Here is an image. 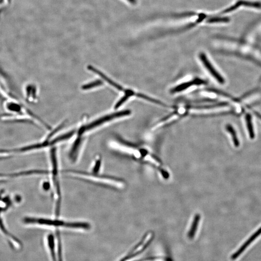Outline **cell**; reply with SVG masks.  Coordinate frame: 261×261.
<instances>
[{"label":"cell","mask_w":261,"mask_h":261,"mask_svg":"<svg viewBox=\"0 0 261 261\" xmlns=\"http://www.w3.org/2000/svg\"><path fill=\"white\" fill-rule=\"evenodd\" d=\"M131 113V112L130 110H124L120 111L116 113H112V114L103 116L100 118L96 119V120L92 121L91 123L85 125L80 127L78 131V136H82V134H83L86 132L92 130L113 119L128 116L130 115Z\"/></svg>","instance_id":"1"},{"label":"cell","mask_w":261,"mask_h":261,"mask_svg":"<svg viewBox=\"0 0 261 261\" xmlns=\"http://www.w3.org/2000/svg\"><path fill=\"white\" fill-rule=\"evenodd\" d=\"M24 223L27 224H39L44 226L55 227H65L71 228L72 222H65L62 220H51L44 218L26 217L23 220Z\"/></svg>","instance_id":"2"},{"label":"cell","mask_w":261,"mask_h":261,"mask_svg":"<svg viewBox=\"0 0 261 261\" xmlns=\"http://www.w3.org/2000/svg\"><path fill=\"white\" fill-rule=\"evenodd\" d=\"M199 58L202 63L204 64L205 68L208 71L210 75H211L219 83L223 84L225 83V80L215 68L213 65L210 63L205 53H201L199 55Z\"/></svg>","instance_id":"3"},{"label":"cell","mask_w":261,"mask_h":261,"mask_svg":"<svg viewBox=\"0 0 261 261\" xmlns=\"http://www.w3.org/2000/svg\"><path fill=\"white\" fill-rule=\"evenodd\" d=\"M88 68L89 70L91 71L93 73H95L96 75L100 76V77H102V79H104L107 83H109V84L111 86L114 87V88H116V89H117L119 91H125V89H124L123 87H121L118 84H117V83L114 82V81L111 79L110 78H109L105 74H104V73H102V72L100 71V70H99L98 69L96 68V67H93V66H91V65H89L88 67Z\"/></svg>","instance_id":"4"},{"label":"cell","mask_w":261,"mask_h":261,"mask_svg":"<svg viewBox=\"0 0 261 261\" xmlns=\"http://www.w3.org/2000/svg\"><path fill=\"white\" fill-rule=\"evenodd\" d=\"M261 234V227L259 229H258V231H256L254 235H251L250 238H249L248 240H247L246 242L244 243V244L235 254H233L232 256V259L233 260H235L237 257H239L240 255L241 254H242L244 252V250L248 248V247L251 244V243L254 241L256 238L258 237Z\"/></svg>","instance_id":"5"},{"label":"cell","mask_w":261,"mask_h":261,"mask_svg":"<svg viewBox=\"0 0 261 261\" xmlns=\"http://www.w3.org/2000/svg\"><path fill=\"white\" fill-rule=\"evenodd\" d=\"M205 83V82L204 80H201L200 79H195L192 81H190V82L183 83L179 85L178 86H175V87L171 89L170 92L172 93H178V92L185 91L187 89H188L193 85L202 84Z\"/></svg>","instance_id":"6"},{"label":"cell","mask_w":261,"mask_h":261,"mask_svg":"<svg viewBox=\"0 0 261 261\" xmlns=\"http://www.w3.org/2000/svg\"><path fill=\"white\" fill-rule=\"evenodd\" d=\"M75 132H76L75 130H72V131H70L69 132L67 133L63 134L62 136H58V137H56L53 140L49 141L50 145H54L57 144L58 143L62 142V141H65V140L70 138L71 137L74 136Z\"/></svg>","instance_id":"7"},{"label":"cell","mask_w":261,"mask_h":261,"mask_svg":"<svg viewBox=\"0 0 261 261\" xmlns=\"http://www.w3.org/2000/svg\"><path fill=\"white\" fill-rule=\"evenodd\" d=\"M80 136H79V137L75 140L70 153V156L73 160L76 159L75 158H76V157L77 156L78 150L82 144V138Z\"/></svg>","instance_id":"8"},{"label":"cell","mask_w":261,"mask_h":261,"mask_svg":"<svg viewBox=\"0 0 261 261\" xmlns=\"http://www.w3.org/2000/svg\"><path fill=\"white\" fill-rule=\"evenodd\" d=\"M124 92V96L123 97H121L119 99V101L116 103V105L115 106V110H117V109L119 108L120 106H121V105L124 104L125 102H126L128 100V99L130 97L132 96H134V94H135L134 92L133 91H131V90H125Z\"/></svg>","instance_id":"9"},{"label":"cell","mask_w":261,"mask_h":261,"mask_svg":"<svg viewBox=\"0 0 261 261\" xmlns=\"http://www.w3.org/2000/svg\"><path fill=\"white\" fill-rule=\"evenodd\" d=\"M247 127L249 137L251 138H254L255 137L254 131V125H253V121L250 114H247L245 116Z\"/></svg>","instance_id":"10"},{"label":"cell","mask_w":261,"mask_h":261,"mask_svg":"<svg viewBox=\"0 0 261 261\" xmlns=\"http://www.w3.org/2000/svg\"><path fill=\"white\" fill-rule=\"evenodd\" d=\"M226 129L228 132L230 133L232 137V140H233V142L235 145L236 147L240 145V142L238 140V138L236 135V132H235V130L233 128L231 125L228 124L226 126Z\"/></svg>","instance_id":"11"},{"label":"cell","mask_w":261,"mask_h":261,"mask_svg":"<svg viewBox=\"0 0 261 261\" xmlns=\"http://www.w3.org/2000/svg\"><path fill=\"white\" fill-rule=\"evenodd\" d=\"M103 84V83L102 80H96V81H93V82H91L84 85L82 86V89L83 90H91V89H93V88L102 86Z\"/></svg>","instance_id":"12"},{"label":"cell","mask_w":261,"mask_h":261,"mask_svg":"<svg viewBox=\"0 0 261 261\" xmlns=\"http://www.w3.org/2000/svg\"><path fill=\"white\" fill-rule=\"evenodd\" d=\"M241 6L249 7L255 8L257 9H261V2H250L244 0H240Z\"/></svg>","instance_id":"13"},{"label":"cell","mask_w":261,"mask_h":261,"mask_svg":"<svg viewBox=\"0 0 261 261\" xmlns=\"http://www.w3.org/2000/svg\"><path fill=\"white\" fill-rule=\"evenodd\" d=\"M48 242H49V246L50 251L52 254L53 261H56L54 253V240L53 235H50L48 236Z\"/></svg>","instance_id":"14"},{"label":"cell","mask_w":261,"mask_h":261,"mask_svg":"<svg viewBox=\"0 0 261 261\" xmlns=\"http://www.w3.org/2000/svg\"><path fill=\"white\" fill-rule=\"evenodd\" d=\"M230 19L228 17H214L208 19L207 22L208 23H217V22H228Z\"/></svg>","instance_id":"15"},{"label":"cell","mask_w":261,"mask_h":261,"mask_svg":"<svg viewBox=\"0 0 261 261\" xmlns=\"http://www.w3.org/2000/svg\"><path fill=\"white\" fill-rule=\"evenodd\" d=\"M200 215H197L195 216V218H194V220H193V226H192V227L191 228L190 232V235H191L190 236H191V237L193 236V235L194 234V233H195L194 232H195V231H196V229H197V227L198 226L199 222L200 221Z\"/></svg>","instance_id":"16"},{"label":"cell","mask_w":261,"mask_h":261,"mask_svg":"<svg viewBox=\"0 0 261 261\" xmlns=\"http://www.w3.org/2000/svg\"><path fill=\"white\" fill-rule=\"evenodd\" d=\"M102 164V160L100 158L97 159L95 161L93 168H92V173L95 174H98L99 172L100 171Z\"/></svg>","instance_id":"17"},{"label":"cell","mask_w":261,"mask_h":261,"mask_svg":"<svg viewBox=\"0 0 261 261\" xmlns=\"http://www.w3.org/2000/svg\"><path fill=\"white\" fill-rule=\"evenodd\" d=\"M241 6V3L240 2V1H237L235 4H234V5H233V6H231V7H230L228 8L227 9H226V10H224V11H223V12H222V13L223 14H225V13H230V12H232V11H235V10H236V9L238 8L239 7H240Z\"/></svg>","instance_id":"18"},{"label":"cell","mask_w":261,"mask_h":261,"mask_svg":"<svg viewBox=\"0 0 261 261\" xmlns=\"http://www.w3.org/2000/svg\"><path fill=\"white\" fill-rule=\"evenodd\" d=\"M145 160L150 161V162L152 163V164H154V165H157V166H159L160 165V164H159L158 161H157L156 160L154 159L153 158H152V157L151 156H150V155H147V156H146L145 158Z\"/></svg>","instance_id":"19"},{"label":"cell","mask_w":261,"mask_h":261,"mask_svg":"<svg viewBox=\"0 0 261 261\" xmlns=\"http://www.w3.org/2000/svg\"><path fill=\"white\" fill-rule=\"evenodd\" d=\"M42 187L44 191H49L50 187V185L48 181H44L42 185Z\"/></svg>","instance_id":"20"},{"label":"cell","mask_w":261,"mask_h":261,"mask_svg":"<svg viewBox=\"0 0 261 261\" xmlns=\"http://www.w3.org/2000/svg\"><path fill=\"white\" fill-rule=\"evenodd\" d=\"M130 3H131L132 4H135L137 2V0H127Z\"/></svg>","instance_id":"21"}]
</instances>
